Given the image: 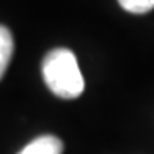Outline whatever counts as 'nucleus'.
Returning a JSON list of instances; mask_svg holds the SVG:
<instances>
[{"label":"nucleus","instance_id":"f257e3e1","mask_svg":"<svg viewBox=\"0 0 154 154\" xmlns=\"http://www.w3.org/2000/svg\"><path fill=\"white\" fill-rule=\"evenodd\" d=\"M41 72L51 91L61 99H75L83 93L85 82L72 51L57 47L46 54Z\"/></svg>","mask_w":154,"mask_h":154},{"label":"nucleus","instance_id":"f03ea898","mask_svg":"<svg viewBox=\"0 0 154 154\" xmlns=\"http://www.w3.org/2000/svg\"><path fill=\"white\" fill-rule=\"evenodd\" d=\"M63 142L55 135H39L25 145L17 154H61Z\"/></svg>","mask_w":154,"mask_h":154},{"label":"nucleus","instance_id":"7ed1b4c3","mask_svg":"<svg viewBox=\"0 0 154 154\" xmlns=\"http://www.w3.org/2000/svg\"><path fill=\"white\" fill-rule=\"evenodd\" d=\"M13 52H14V41L11 32L5 25H0V79L5 75Z\"/></svg>","mask_w":154,"mask_h":154},{"label":"nucleus","instance_id":"20e7f679","mask_svg":"<svg viewBox=\"0 0 154 154\" xmlns=\"http://www.w3.org/2000/svg\"><path fill=\"white\" fill-rule=\"evenodd\" d=\"M118 3L123 10L134 14H143L154 10V0H118Z\"/></svg>","mask_w":154,"mask_h":154}]
</instances>
